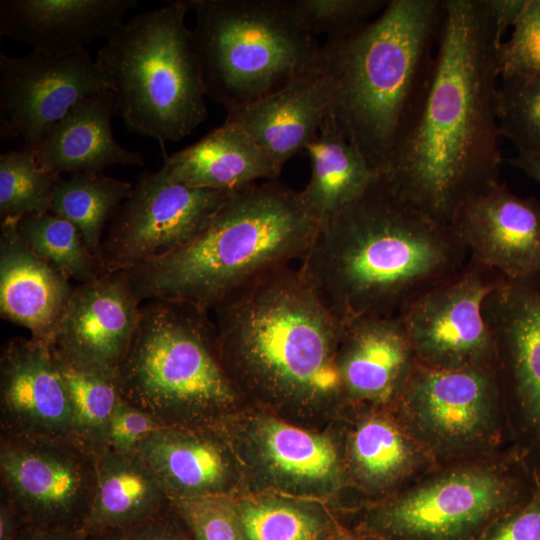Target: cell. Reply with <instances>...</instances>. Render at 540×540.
<instances>
[{
  "label": "cell",
  "instance_id": "6da1fadb",
  "mask_svg": "<svg viewBox=\"0 0 540 540\" xmlns=\"http://www.w3.org/2000/svg\"><path fill=\"white\" fill-rule=\"evenodd\" d=\"M500 45L484 0H444L426 93L379 175L443 223L500 181Z\"/></svg>",
  "mask_w": 540,
  "mask_h": 540
},
{
  "label": "cell",
  "instance_id": "7a4b0ae2",
  "mask_svg": "<svg viewBox=\"0 0 540 540\" xmlns=\"http://www.w3.org/2000/svg\"><path fill=\"white\" fill-rule=\"evenodd\" d=\"M469 257L450 224L378 176L319 230L298 269L346 325L364 317L398 316Z\"/></svg>",
  "mask_w": 540,
  "mask_h": 540
},
{
  "label": "cell",
  "instance_id": "3957f363",
  "mask_svg": "<svg viewBox=\"0 0 540 540\" xmlns=\"http://www.w3.org/2000/svg\"><path fill=\"white\" fill-rule=\"evenodd\" d=\"M223 365L240 394L317 406L344 398L336 356L344 324L298 268H276L213 310Z\"/></svg>",
  "mask_w": 540,
  "mask_h": 540
},
{
  "label": "cell",
  "instance_id": "277c9868",
  "mask_svg": "<svg viewBox=\"0 0 540 540\" xmlns=\"http://www.w3.org/2000/svg\"><path fill=\"white\" fill-rule=\"evenodd\" d=\"M443 17L444 0H391L371 21L321 45L334 122L378 175L426 93Z\"/></svg>",
  "mask_w": 540,
  "mask_h": 540
},
{
  "label": "cell",
  "instance_id": "5b68a950",
  "mask_svg": "<svg viewBox=\"0 0 540 540\" xmlns=\"http://www.w3.org/2000/svg\"><path fill=\"white\" fill-rule=\"evenodd\" d=\"M319 230L299 192L269 180L231 192L192 240L123 272L140 302L175 299L209 312L258 277L301 260Z\"/></svg>",
  "mask_w": 540,
  "mask_h": 540
},
{
  "label": "cell",
  "instance_id": "8992f818",
  "mask_svg": "<svg viewBox=\"0 0 540 540\" xmlns=\"http://www.w3.org/2000/svg\"><path fill=\"white\" fill-rule=\"evenodd\" d=\"M115 377L123 400L168 426L214 424L241 395L221 360L209 312L175 299L141 307Z\"/></svg>",
  "mask_w": 540,
  "mask_h": 540
},
{
  "label": "cell",
  "instance_id": "52a82bcc",
  "mask_svg": "<svg viewBox=\"0 0 540 540\" xmlns=\"http://www.w3.org/2000/svg\"><path fill=\"white\" fill-rule=\"evenodd\" d=\"M186 1L136 14L115 29L96 55L126 128L160 143L179 141L207 117L206 90L185 24Z\"/></svg>",
  "mask_w": 540,
  "mask_h": 540
},
{
  "label": "cell",
  "instance_id": "ba28073f",
  "mask_svg": "<svg viewBox=\"0 0 540 540\" xmlns=\"http://www.w3.org/2000/svg\"><path fill=\"white\" fill-rule=\"evenodd\" d=\"M206 95L228 111L321 69V45L285 0H187Z\"/></svg>",
  "mask_w": 540,
  "mask_h": 540
},
{
  "label": "cell",
  "instance_id": "9c48e42d",
  "mask_svg": "<svg viewBox=\"0 0 540 540\" xmlns=\"http://www.w3.org/2000/svg\"><path fill=\"white\" fill-rule=\"evenodd\" d=\"M526 462L476 458L413 482L373 509L367 527L386 540H478L499 516L523 503ZM540 486V485H539Z\"/></svg>",
  "mask_w": 540,
  "mask_h": 540
},
{
  "label": "cell",
  "instance_id": "30bf717a",
  "mask_svg": "<svg viewBox=\"0 0 540 540\" xmlns=\"http://www.w3.org/2000/svg\"><path fill=\"white\" fill-rule=\"evenodd\" d=\"M506 395L499 370L417 364L395 406L434 461L481 458L498 445Z\"/></svg>",
  "mask_w": 540,
  "mask_h": 540
},
{
  "label": "cell",
  "instance_id": "8fae6325",
  "mask_svg": "<svg viewBox=\"0 0 540 540\" xmlns=\"http://www.w3.org/2000/svg\"><path fill=\"white\" fill-rule=\"evenodd\" d=\"M230 193L180 183L164 163L157 171H144L102 239L98 259L105 274L128 271L189 242Z\"/></svg>",
  "mask_w": 540,
  "mask_h": 540
},
{
  "label": "cell",
  "instance_id": "7c38bea8",
  "mask_svg": "<svg viewBox=\"0 0 540 540\" xmlns=\"http://www.w3.org/2000/svg\"><path fill=\"white\" fill-rule=\"evenodd\" d=\"M0 478L29 525L82 528L97 455L71 438L0 434Z\"/></svg>",
  "mask_w": 540,
  "mask_h": 540
},
{
  "label": "cell",
  "instance_id": "4fadbf2b",
  "mask_svg": "<svg viewBox=\"0 0 540 540\" xmlns=\"http://www.w3.org/2000/svg\"><path fill=\"white\" fill-rule=\"evenodd\" d=\"M505 278L469 257L457 272L409 304L399 316L417 364L434 369L499 370L482 306Z\"/></svg>",
  "mask_w": 540,
  "mask_h": 540
},
{
  "label": "cell",
  "instance_id": "5bb4252c",
  "mask_svg": "<svg viewBox=\"0 0 540 540\" xmlns=\"http://www.w3.org/2000/svg\"><path fill=\"white\" fill-rule=\"evenodd\" d=\"M113 87L87 49L67 57L0 54V134L35 153L48 131L80 101Z\"/></svg>",
  "mask_w": 540,
  "mask_h": 540
},
{
  "label": "cell",
  "instance_id": "9a60e30c",
  "mask_svg": "<svg viewBox=\"0 0 540 540\" xmlns=\"http://www.w3.org/2000/svg\"><path fill=\"white\" fill-rule=\"evenodd\" d=\"M506 397L540 457V273L505 278L482 306Z\"/></svg>",
  "mask_w": 540,
  "mask_h": 540
},
{
  "label": "cell",
  "instance_id": "2e32d148",
  "mask_svg": "<svg viewBox=\"0 0 540 540\" xmlns=\"http://www.w3.org/2000/svg\"><path fill=\"white\" fill-rule=\"evenodd\" d=\"M140 300L126 274L106 273L75 287L50 341L80 367L115 374L135 335Z\"/></svg>",
  "mask_w": 540,
  "mask_h": 540
},
{
  "label": "cell",
  "instance_id": "e0dca14e",
  "mask_svg": "<svg viewBox=\"0 0 540 540\" xmlns=\"http://www.w3.org/2000/svg\"><path fill=\"white\" fill-rule=\"evenodd\" d=\"M469 256L506 278L540 273V201L498 181L465 201L450 223Z\"/></svg>",
  "mask_w": 540,
  "mask_h": 540
},
{
  "label": "cell",
  "instance_id": "ac0fdd59",
  "mask_svg": "<svg viewBox=\"0 0 540 540\" xmlns=\"http://www.w3.org/2000/svg\"><path fill=\"white\" fill-rule=\"evenodd\" d=\"M0 434L72 439V411L47 341L14 337L0 356Z\"/></svg>",
  "mask_w": 540,
  "mask_h": 540
},
{
  "label": "cell",
  "instance_id": "d6986e66",
  "mask_svg": "<svg viewBox=\"0 0 540 540\" xmlns=\"http://www.w3.org/2000/svg\"><path fill=\"white\" fill-rule=\"evenodd\" d=\"M154 474L170 501L229 496L234 464L227 438L216 424L164 425L132 450Z\"/></svg>",
  "mask_w": 540,
  "mask_h": 540
},
{
  "label": "cell",
  "instance_id": "ffe728a7",
  "mask_svg": "<svg viewBox=\"0 0 540 540\" xmlns=\"http://www.w3.org/2000/svg\"><path fill=\"white\" fill-rule=\"evenodd\" d=\"M336 364L344 398L395 406L417 361L398 315L364 317L346 324Z\"/></svg>",
  "mask_w": 540,
  "mask_h": 540
},
{
  "label": "cell",
  "instance_id": "44dd1931",
  "mask_svg": "<svg viewBox=\"0 0 540 540\" xmlns=\"http://www.w3.org/2000/svg\"><path fill=\"white\" fill-rule=\"evenodd\" d=\"M137 0H1L0 34L33 51L67 57L107 38Z\"/></svg>",
  "mask_w": 540,
  "mask_h": 540
},
{
  "label": "cell",
  "instance_id": "7402d4cb",
  "mask_svg": "<svg viewBox=\"0 0 540 540\" xmlns=\"http://www.w3.org/2000/svg\"><path fill=\"white\" fill-rule=\"evenodd\" d=\"M18 220L0 222L1 317L50 344L75 287L61 270L25 243Z\"/></svg>",
  "mask_w": 540,
  "mask_h": 540
},
{
  "label": "cell",
  "instance_id": "603a6c76",
  "mask_svg": "<svg viewBox=\"0 0 540 540\" xmlns=\"http://www.w3.org/2000/svg\"><path fill=\"white\" fill-rule=\"evenodd\" d=\"M332 95L330 78L319 70L291 80L252 104L228 111L225 121L242 128L282 169L317 137Z\"/></svg>",
  "mask_w": 540,
  "mask_h": 540
},
{
  "label": "cell",
  "instance_id": "cb8c5ba5",
  "mask_svg": "<svg viewBox=\"0 0 540 540\" xmlns=\"http://www.w3.org/2000/svg\"><path fill=\"white\" fill-rule=\"evenodd\" d=\"M118 113L115 93L102 91L77 103L39 144V167L56 177L62 173H103L113 165L143 166L141 153L122 147L112 133Z\"/></svg>",
  "mask_w": 540,
  "mask_h": 540
},
{
  "label": "cell",
  "instance_id": "d4e9b609",
  "mask_svg": "<svg viewBox=\"0 0 540 540\" xmlns=\"http://www.w3.org/2000/svg\"><path fill=\"white\" fill-rule=\"evenodd\" d=\"M163 159L174 180L229 192L275 180L282 170L242 128L227 121L172 155L163 150Z\"/></svg>",
  "mask_w": 540,
  "mask_h": 540
},
{
  "label": "cell",
  "instance_id": "484cf974",
  "mask_svg": "<svg viewBox=\"0 0 540 540\" xmlns=\"http://www.w3.org/2000/svg\"><path fill=\"white\" fill-rule=\"evenodd\" d=\"M170 503L160 483L133 451L106 447L97 454L94 497L82 525L88 536L133 525Z\"/></svg>",
  "mask_w": 540,
  "mask_h": 540
},
{
  "label": "cell",
  "instance_id": "4316f807",
  "mask_svg": "<svg viewBox=\"0 0 540 540\" xmlns=\"http://www.w3.org/2000/svg\"><path fill=\"white\" fill-rule=\"evenodd\" d=\"M307 151L312 173L299 197L320 229L358 199L378 178L362 154L338 130L329 110Z\"/></svg>",
  "mask_w": 540,
  "mask_h": 540
},
{
  "label": "cell",
  "instance_id": "83f0119b",
  "mask_svg": "<svg viewBox=\"0 0 540 540\" xmlns=\"http://www.w3.org/2000/svg\"><path fill=\"white\" fill-rule=\"evenodd\" d=\"M253 438L264 466L280 482L304 490L338 482L340 462L329 438L274 418L259 421Z\"/></svg>",
  "mask_w": 540,
  "mask_h": 540
},
{
  "label": "cell",
  "instance_id": "f1b7e54d",
  "mask_svg": "<svg viewBox=\"0 0 540 540\" xmlns=\"http://www.w3.org/2000/svg\"><path fill=\"white\" fill-rule=\"evenodd\" d=\"M349 453L354 475L371 490L399 485L435 462L402 421L380 414L358 422Z\"/></svg>",
  "mask_w": 540,
  "mask_h": 540
},
{
  "label": "cell",
  "instance_id": "f546056e",
  "mask_svg": "<svg viewBox=\"0 0 540 540\" xmlns=\"http://www.w3.org/2000/svg\"><path fill=\"white\" fill-rule=\"evenodd\" d=\"M133 190L130 182L103 173H74L60 178L49 212L74 224L98 257L103 231Z\"/></svg>",
  "mask_w": 540,
  "mask_h": 540
},
{
  "label": "cell",
  "instance_id": "4dcf8cb0",
  "mask_svg": "<svg viewBox=\"0 0 540 540\" xmlns=\"http://www.w3.org/2000/svg\"><path fill=\"white\" fill-rule=\"evenodd\" d=\"M52 356L70 400L72 439L97 455L108 447L112 414L121 398L115 374Z\"/></svg>",
  "mask_w": 540,
  "mask_h": 540
},
{
  "label": "cell",
  "instance_id": "1f68e13d",
  "mask_svg": "<svg viewBox=\"0 0 540 540\" xmlns=\"http://www.w3.org/2000/svg\"><path fill=\"white\" fill-rule=\"evenodd\" d=\"M17 226L25 243L69 279L81 284L105 274L98 257L70 221L47 212L26 215Z\"/></svg>",
  "mask_w": 540,
  "mask_h": 540
},
{
  "label": "cell",
  "instance_id": "d6a6232c",
  "mask_svg": "<svg viewBox=\"0 0 540 540\" xmlns=\"http://www.w3.org/2000/svg\"><path fill=\"white\" fill-rule=\"evenodd\" d=\"M56 177L42 170L35 153L8 151L0 156V218L20 219L50 210Z\"/></svg>",
  "mask_w": 540,
  "mask_h": 540
},
{
  "label": "cell",
  "instance_id": "836d02e7",
  "mask_svg": "<svg viewBox=\"0 0 540 540\" xmlns=\"http://www.w3.org/2000/svg\"><path fill=\"white\" fill-rule=\"evenodd\" d=\"M235 506L247 540H324L326 522L308 508L265 498Z\"/></svg>",
  "mask_w": 540,
  "mask_h": 540
},
{
  "label": "cell",
  "instance_id": "e575fe53",
  "mask_svg": "<svg viewBox=\"0 0 540 540\" xmlns=\"http://www.w3.org/2000/svg\"><path fill=\"white\" fill-rule=\"evenodd\" d=\"M500 82L501 136L510 140L517 152L540 151V74Z\"/></svg>",
  "mask_w": 540,
  "mask_h": 540
},
{
  "label": "cell",
  "instance_id": "d590c367",
  "mask_svg": "<svg viewBox=\"0 0 540 540\" xmlns=\"http://www.w3.org/2000/svg\"><path fill=\"white\" fill-rule=\"evenodd\" d=\"M386 0H285L294 20L308 33L328 37L350 33L374 19Z\"/></svg>",
  "mask_w": 540,
  "mask_h": 540
},
{
  "label": "cell",
  "instance_id": "8d00e7d4",
  "mask_svg": "<svg viewBox=\"0 0 540 540\" xmlns=\"http://www.w3.org/2000/svg\"><path fill=\"white\" fill-rule=\"evenodd\" d=\"M194 540H247L235 501L206 496L170 501Z\"/></svg>",
  "mask_w": 540,
  "mask_h": 540
},
{
  "label": "cell",
  "instance_id": "74e56055",
  "mask_svg": "<svg viewBox=\"0 0 540 540\" xmlns=\"http://www.w3.org/2000/svg\"><path fill=\"white\" fill-rule=\"evenodd\" d=\"M500 80L540 74V0H527L497 54Z\"/></svg>",
  "mask_w": 540,
  "mask_h": 540
},
{
  "label": "cell",
  "instance_id": "f35d334b",
  "mask_svg": "<svg viewBox=\"0 0 540 540\" xmlns=\"http://www.w3.org/2000/svg\"><path fill=\"white\" fill-rule=\"evenodd\" d=\"M89 538L90 540H194L171 502L143 521Z\"/></svg>",
  "mask_w": 540,
  "mask_h": 540
},
{
  "label": "cell",
  "instance_id": "ab89813d",
  "mask_svg": "<svg viewBox=\"0 0 540 540\" xmlns=\"http://www.w3.org/2000/svg\"><path fill=\"white\" fill-rule=\"evenodd\" d=\"M478 540H540V486L523 503L496 518Z\"/></svg>",
  "mask_w": 540,
  "mask_h": 540
},
{
  "label": "cell",
  "instance_id": "60d3db41",
  "mask_svg": "<svg viewBox=\"0 0 540 540\" xmlns=\"http://www.w3.org/2000/svg\"><path fill=\"white\" fill-rule=\"evenodd\" d=\"M162 426L155 417L120 398L112 414L108 446L132 451L141 439Z\"/></svg>",
  "mask_w": 540,
  "mask_h": 540
},
{
  "label": "cell",
  "instance_id": "b9f144b4",
  "mask_svg": "<svg viewBox=\"0 0 540 540\" xmlns=\"http://www.w3.org/2000/svg\"><path fill=\"white\" fill-rule=\"evenodd\" d=\"M501 43L507 29L515 24L527 0H484Z\"/></svg>",
  "mask_w": 540,
  "mask_h": 540
},
{
  "label": "cell",
  "instance_id": "7bdbcfd3",
  "mask_svg": "<svg viewBox=\"0 0 540 540\" xmlns=\"http://www.w3.org/2000/svg\"><path fill=\"white\" fill-rule=\"evenodd\" d=\"M0 492V540H15L29 524L8 495L2 490Z\"/></svg>",
  "mask_w": 540,
  "mask_h": 540
},
{
  "label": "cell",
  "instance_id": "ee69618b",
  "mask_svg": "<svg viewBox=\"0 0 540 540\" xmlns=\"http://www.w3.org/2000/svg\"><path fill=\"white\" fill-rule=\"evenodd\" d=\"M15 540H90L80 527L45 528L27 525Z\"/></svg>",
  "mask_w": 540,
  "mask_h": 540
},
{
  "label": "cell",
  "instance_id": "f6af8a7d",
  "mask_svg": "<svg viewBox=\"0 0 540 540\" xmlns=\"http://www.w3.org/2000/svg\"><path fill=\"white\" fill-rule=\"evenodd\" d=\"M509 163L540 185V151L517 152L509 159Z\"/></svg>",
  "mask_w": 540,
  "mask_h": 540
},
{
  "label": "cell",
  "instance_id": "bcb514c9",
  "mask_svg": "<svg viewBox=\"0 0 540 540\" xmlns=\"http://www.w3.org/2000/svg\"><path fill=\"white\" fill-rule=\"evenodd\" d=\"M329 540H383V539L367 538V537H361L357 535L341 533V534L333 536Z\"/></svg>",
  "mask_w": 540,
  "mask_h": 540
}]
</instances>
